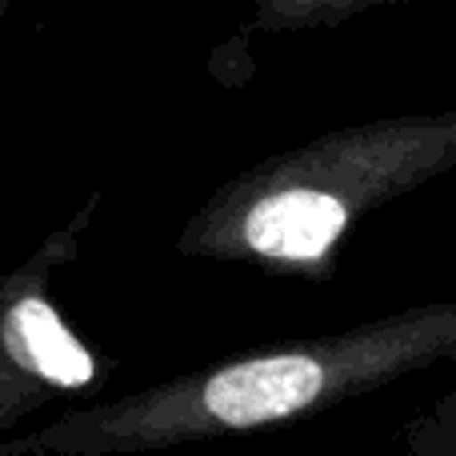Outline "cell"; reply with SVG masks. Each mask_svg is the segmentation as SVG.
I'll return each mask as SVG.
<instances>
[{"instance_id": "5", "label": "cell", "mask_w": 456, "mask_h": 456, "mask_svg": "<svg viewBox=\"0 0 456 456\" xmlns=\"http://www.w3.org/2000/svg\"><path fill=\"white\" fill-rule=\"evenodd\" d=\"M361 0H256L260 28H300V24H321L332 16H345Z\"/></svg>"}, {"instance_id": "1", "label": "cell", "mask_w": 456, "mask_h": 456, "mask_svg": "<svg viewBox=\"0 0 456 456\" xmlns=\"http://www.w3.org/2000/svg\"><path fill=\"white\" fill-rule=\"evenodd\" d=\"M456 364V300L404 308L337 332L281 340L109 396L0 441V456H144L248 436Z\"/></svg>"}, {"instance_id": "4", "label": "cell", "mask_w": 456, "mask_h": 456, "mask_svg": "<svg viewBox=\"0 0 456 456\" xmlns=\"http://www.w3.org/2000/svg\"><path fill=\"white\" fill-rule=\"evenodd\" d=\"M401 444L409 456H456V388L404 425Z\"/></svg>"}, {"instance_id": "3", "label": "cell", "mask_w": 456, "mask_h": 456, "mask_svg": "<svg viewBox=\"0 0 456 456\" xmlns=\"http://www.w3.org/2000/svg\"><path fill=\"white\" fill-rule=\"evenodd\" d=\"M93 205L48 236L24 265L0 276V433L24 425L61 396L93 388L101 377L93 348L80 345L64 313L48 300L53 276L77 256Z\"/></svg>"}, {"instance_id": "2", "label": "cell", "mask_w": 456, "mask_h": 456, "mask_svg": "<svg viewBox=\"0 0 456 456\" xmlns=\"http://www.w3.org/2000/svg\"><path fill=\"white\" fill-rule=\"evenodd\" d=\"M456 160V112L340 128L260 160L205 200L176 248L200 260L324 273L369 208Z\"/></svg>"}]
</instances>
